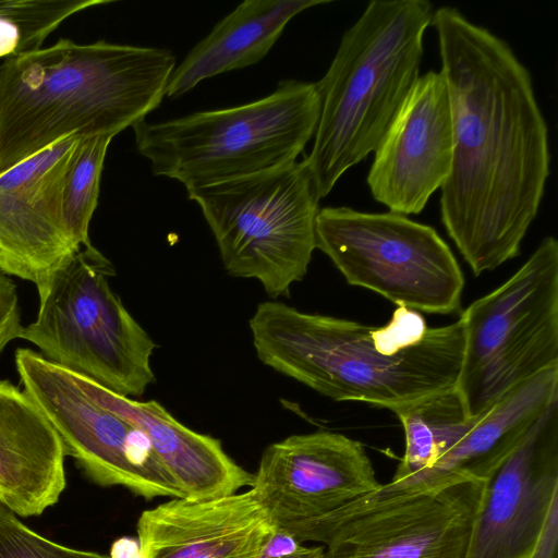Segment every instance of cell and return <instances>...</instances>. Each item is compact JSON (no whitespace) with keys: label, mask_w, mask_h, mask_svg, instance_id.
<instances>
[{"label":"cell","mask_w":558,"mask_h":558,"mask_svg":"<svg viewBox=\"0 0 558 558\" xmlns=\"http://www.w3.org/2000/svg\"><path fill=\"white\" fill-rule=\"evenodd\" d=\"M453 154L440 216L475 276L520 254L550 174L548 128L509 44L457 8L434 11Z\"/></svg>","instance_id":"cell-1"},{"label":"cell","mask_w":558,"mask_h":558,"mask_svg":"<svg viewBox=\"0 0 558 558\" xmlns=\"http://www.w3.org/2000/svg\"><path fill=\"white\" fill-rule=\"evenodd\" d=\"M248 325L263 364L335 401L393 412L453 388L461 367V322L428 327L403 306L374 327L265 301Z\"/></svg>","instance_id":"cell-2"},{"label":"cell","mask_w":558,"mask_h":558,"mask_svg":"<svg viewBox=\"0 0 558 558\" xmlns=\"http://www.w3.org/2000/svg\"><path fill=\"white\" fill-rule=\"evenodd\" d=\"M169 49L61 38L0 65V175L66 136L114 137L163 97Z\"/></svg>","instance_id":"cell-3"},{"label":"cell","mask_w":558,"mask_h":558,"mask_svg":"<svg viewBox=\"0 0 558 558\" xmlns=\"http://www.w3.org/2000/svg\"><path fill=\"white\" fill-rule=\"evenodd\" d=\"M426 0L371 1L316 82L320 112L304 158L320 198L374 153L420 76L434 15Z\"/></svg>","instance_id":"cell-4"},{"label":"cell","mask_w":558,"mask_h":558,"mask_svg":"<svg viewBox=\"0 0 558 558\" xmlns=\"http://www.w3.org/2000/svg\"><path fill=\"white\" fill-rule=\"evenodd\" d=\"M319 112L316 83L289 78L252 102L132 129L153 173L190 191L295 161L314 137Z\"/></svg>","instance_id":"cell-5"},{"label":"cell","mask_w":558,"mask_h":558,"mask_svg":"<svg viewBox=\"0 0 558 558\" xmlns=\"http://www.w3.org/2000/svg\"><path fill=\"white\" fill-rule=\"evenodd\" d=\"M114 269L93 245L82 247L39 294L34 323L22 339L48 361L124 397H140L155 381L156 343L112 291Z\"/></svg>","instance_id":"cell-6"},{"label":"cell","mask_w":558,"mask_h":558,"mask_svg":"<svg viewBox=\"0 0 558 558\" xmlns=\"http://www.w3.org/2000/svg\"><path fill=\"white\" fill-rule=\"evenodd\" d=\"M201 208L226 271L289 296L316 248L319 195L305 160L186 191Z\"/></svg>","instance_id":"cell-7"},{"label":"cell","mask_w":558,"mask_h":558,"mask_svg":"<svg viewBox=\"0 0 558 558\" xmlns=\"http://www.w3.org/2000/svg\"><path fill=\"white\" fill-rule=\"evenodd\" d=\"M459 320L461 367L454 389L477 417L511 389L558 367V241L548 235L501 286Z\"/></svg>","instance_id":"cell-8"},{"label":"cell","mask_w":558,"mask_h":558,"mask_svg":"<svg viewBox=\"0 0 558 558\" xmlns=\"http://www.w3.org/2000/svg\"><path fill=\"white\" fill-rule=\"evenodd\" d=\"M316 248L351 286L397 306L430 314L459 311L464 277L453 253L430 226L393 213L319 208Z\"/></svg>","instance_id":"cell-9"},{"label":"cell","mask_w":558,"mask_h":558,"mask_svg":"<svg viewBox=\"0 0 558 558\" xmlns=\"http://www.w3.org/2000/svg\"><path fill=\"white\" fill-rule=\"evenodd\" d=\"M486 487L457 480L425 489L381 484L320 521L306 542L323 558H465Z\"/></svg>","instance_id":"cell-10"},{"label":"cell","mask_w":558,"mask_h":558,"mask_svg":"<svg viewBox=\"0 0 558 558\" xmlns=\"http://www.w3.org/2000/svg\"><path fill=\"white\" fill-rule=\"evenodd\" d=\"M24 391L37 403L71 456L96 484L122 486L145 499L184 498L146 434L94 401L76 376L28 348L15 352Z\"/></svg>","instance_id":"cell-11"},{"label":"cell","mask_w":558,"mask_h":558,"mask_svg":"<svg viewBox=\"0 0 558 558\" xmlns=\"http://www.w3.org/2000/svg\"><path fill=\"white\" fill-rule=\"evenodd\" d=\"M253 475L251 489L276 527L302 543L325 518L381 485L364 446L327 430L269 445Z\"/></svg>","instance_id":"cell-12"},{"label":"cell","mask_w":558,"mask_h":558,"mask_svg":"<svg viewBox=\"0 0 558 558\" xmlns=\"http://www.w3.org/2000/svg\"><path fill=\"white\" fill-rule=\"evenodd\" d=\"M558 499V399L486 482L465 558H527Z\"/></svg>","instance_id":"cell-13"},{"label":"cell","mask_w":558,"mask_h":558,"mask_svg":"<svg viewBox=\"0 0 558 558\" xmlns=\"http://www.w3.org/2000/svg\"><path fill=\"white\" fill-rule=\"evenodd\" d=\"M366 181L390 213L420 214L451 171L452 114L442 73L420 75L375 149Z\"/></svg>","instance_id":"cell-14"},{"label":"cell","mask_w":558,"mask_h":558,"mask_svg":"<svg viewBox=\"0 0 558 558\" xmlns=\"http://www.w3.org/2000/svg\"><path fill=\"white\" fill-rule=\"evenodd\" d=\"M275 529L253 489L171 498L140 515V558H259Z\"/></svg>","instance_id":"cell-15"},{"label":"cell","mask_w":558,"mask_h":558,"mask_svg":"<svg viewBox=\"0 0 558 558\" xmlns=\"http://www.w3.org/2000/svg\"><path fill=\"white\" fill-rule=\"evenodd\" d=\"M74 151L49 170L13 167L0 175V271L33 282L38 295L81 250L63 216L64 181Z\"/></svg>","instance_id":"cell-16"},{"label":"cell","mask_w":558,"mask_h":558,"mask_svg":"<svg viewBox=\"0 0 558 558\" xmlns=\"http://www.w3.org/2000/svg\"><path fill=\"white\" fill-rule=\"evenodd\" d=\"M75 376L94 401L146 434L184 498H217L252 486L254 475L225 451L219 439L183 425L155 400H134L87 377Z\"/></svg>","instance_id":"cell-17"},{"label":"cell","mask_w":558,"mask_h":558,"mask_svg":"<svg viewBox=\"0 0 558 558\" xmlns=\"http://www.w3.org/2000/svg\"><path fill=\"white\" fill-rule=\"evenodd\" d=\"M62 440L37 403L0 379V505L20 517L54 506L66 486Z\"/></svg>","instance_id":"cell-18"},{"label":"cell","mask_w":558,"mask_h":558,"mask_svg":"<svg viewBox=\"0 0 558 558\" xmlns=\"http://www.w3.org/2000/svg\"><path fill=\"white\" fill-rule=\"evenodd\" d=\"M556 399L558 367L546 369L511 389L477 416L466 433L428 469L401 483L386 485L410 490L457 480L487 482Z\"/></svg>","instance_id":"cell-19"},{"label":"cell","mask_w":558,"mask_h":558,"mask_svg":"<svg viewBox=\"0 0 558 558\" xmlns=\"http://www.w3.org/2000/svg\"><path fill=\"white\" fill-rule=\"evenodd\" d=\"M328 0H246L222 17L170 75L166 96L175 99L204 80L259 62L299 13Z\"/></svg>","instance_id":"cell-20"},{"label":"cell","mask_w":558,"mask_h":558,"mask_svg":"<svg viewBox=\"0 0 558 558\" xmlns=\"http://www.w3.org/2000/svg\"><path fill=\"white\" fill-rule=\"evenodd\" d=\"M393 413L405 435L404 456L390 480L398 484L428 469L472 426L463 402L453 388L428 396Z\"/></svg>","instance_id":"cell-21"},{"label":"cell","mask_w":558,"mask_h":558,"mask_svg":"<svg viewBox=\"0 0 558 558\" xmlns=\"http://www.w3.org/2000/svg\"><path fill=\"white\" fill-rule=\"evenodd\" d=\"M110 135L82 138L72 156L63 187V216L77 246H92L88 230L98 205L100 178Z\"/></svg>","instance_id":"cell-22"},{"label":"cell","mask_w":558,"mask_h":558,"mask_svg":"<svg viewBox=\"0 0 558 558\" xmlns=\"http://www.w3.org/2000/svg\"><path fill=\"white\" fill-rule=\"evenodd\" d=\"M107 0H7L0 1V15L20 31L16 54L38 50L45 39L68 17Z\"/></svg>","instance_id":"cell-23"},{"label":"cell","mask_w":558,"mask_h":558,"mask_svg":"<svg viewBox=\"0 0 558 558\" xmlns=\"http://www.w3.org/2000/svg\"><path fill=\"white\" fill-rule=\"evenodd\" d=\"M0 558H110L58 544L25 525L0 505Z\"/></svg>","instance_id":"cell-24"},{"label":"cell","mask_w":558,"mask_h":558,"mask_svg":"<svg viewBox=\"0 0 558 558\" xmlns=\"http://www.w3.org/2000/svg\"><path fill=\"white\" fill-rule=\"evenodd\" d=\"M23 330L16 284L0 271V354L9 342L21 338Z\"/></svg>","instance_id":"cell-25"},{"label":"cell","mask_w":558,"mask_h":558,"mask_svg":"<svg viewBox=\"0 0 558 558\" xmlns=\"http://www.w3.org/2000/svg\"><path fill=\"white\" fill-rule=\"evenodd\" d=\"M323 546H305L278 527L264 545L259 558H323Z\"/></svg>","instance_id":"cell-26"},{"label":"cell","mask_w":558,"mask_h":558,"mask_svg":"<svg viewBox=\"0 0 558 558\" xmlns=\"http://www.w3.org/2000/svg\"><path fill=\"white\" fill-rule=\"evenodd\" d=\"M527 558H558V499L553 502L536 544Z\"/></svg>","instance_id":"cell-27"},{"label":"cell","mask_w":558,"mask_h":558,"mask_svg":"<svg viewBox=\"0 0 558 558\" xmlns=\"http://www.w3.org/2000/svg\"><path fill=\"white\" fill-rule=\"evenodd\" d=\"M20 41L19 27L11 20L0 15V58L15 56Z\"/></svg>","instance_id":"cell-28"},{"label":"cell","mask_w":558,"mask_h":558,"mask_svg":"<svg viewBox=\"0 0 558 558\" xmlns=\"http://www.w3.org/2000/svg\"><path fill=\"white\" fill-rule=\"evenodd\" d=\"M110 558H140V543L137 538L120 537L116 539L110 549Z\"/></svg>","instance_id":"cell-29"}]
</instances>
